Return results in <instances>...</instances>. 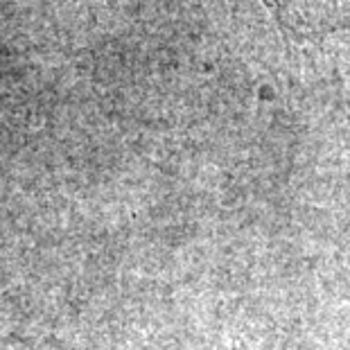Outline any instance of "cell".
I'll return each mask as SVG.
<instances>
[{"instance_id":"6da1fadb","label":"cell","mask_w":350,"mask_h":350,"mask_svg":"<svg viewBox=\"0 0 350 350\" xmlns=\"http://www.w3.org/2000/svg\"><path fill=\"white\" fill-rule=\"evenodd\" d=\"M282 34L294 41H321L350 32V0H262Z\"/></svg>"}]
</instances>
